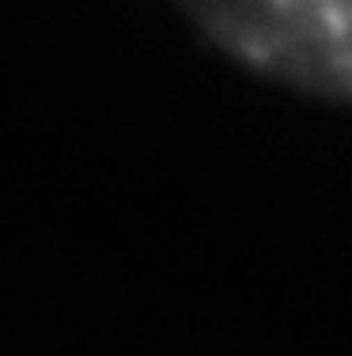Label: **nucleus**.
I'll return each mask as SVG.
<instances>
[{
  "mask_svg": "<svg viewBox=\"0 0 352 356\" xmlns=\"http://www.w3.org/2000/svg\"><path fill=\"white\" fill-rule=\"evenodd\" d=\"M208 54L250 80L352 110V0H167Z\"/></svg>",
  "mask_w": 352,
  "mask_h": 356,
  "instance_id": "1",
  "label": "nucleus"
}]
</instances>
